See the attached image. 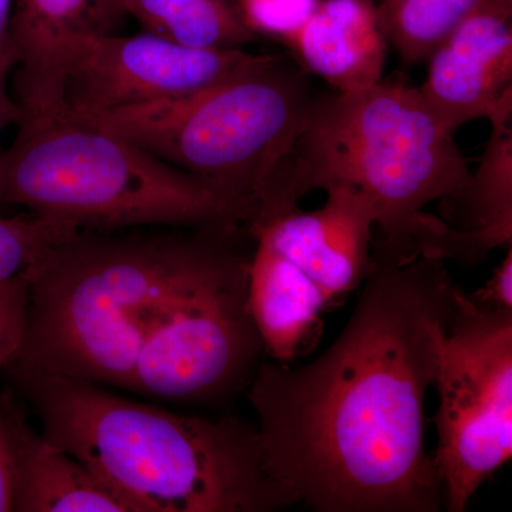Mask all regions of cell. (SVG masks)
<instances>
[{"label": "cell", "instance_id": "obj_6", "mask_svg": "<svg viewBox=\"0 0 512 512\" xmlns=\"http://www.w3.org/2000/svg\"><path fill=\"white\" fill-rule=\"evenodd\" d=\"M316 93L291 56L181 99L72 116L133 141L164 163L252 198L291 151ZM70 116V114H66Z\"/></svg>", "mask_w": 512, "mask_h": 512}, {"label": "cell", "instance_id": "obj_20", "mask_svg": "<svg viewBox=\"0 0 512 512\" xmlns=\"http://www.w3.org/2000/svg\"><path fill=\"white\" fill-rule=\"evenodd\" d=\"M29 271L0 282V370L18 356L25 336Z\"/></svg>", "mask_w": 512, "mask_h": 512}, {"label": "cell", "instance_id": "obj_12", "mask_svg": "<svg viewBox=\"0 0 512 512\" xmlns=\"http://www.w3.org/2000/svg\"><path fill=\"white\" fill-rule=\"evenodd\" d=\"M421 96L456 134L468 121H512V9L483 0L429 56Z\"/></svg>", "mask_w": 512, "mask_h": 512}, {"label": "cell", "instance_id": "obj_22", "mask_svg": "<svg viewBox=\"0 0 512 512\" xmlns=\"http://www.w3.org/2000/svg\"><path fill=\"white\" fill-rule=\"evenodd\" d=\"M468 299L478 306L512 311V247L495 269L493 276L476 292H466Z\"/></svg>", "mask_w": 512, "mask_h": 512}, {"label": "cell", "instance_id": "obj_17", "mask_svg": "<svg viewBox=\"0 0 512 512\" xmlns=\"http://www.w3.org/2000/svg\"><path fill=\"white\" fill-rule=\"evenodd\" d=\"M483 0H380L377 5L387 42L404 63L429 59L451 30Z\"/></svg>", "mask_w": 512, "mask_h": 512}, {"label": "cell", "instance_id": "obj_2", "mask_svg": "<svg viewBox=\"0 0 512 512\" xmlns=\"http://www.w3.org/2000/svg\"><path fill=\"white\" fill-rule=\"evenodd\" d=\"M43 437L79 460L128 512H274L299 505L276 483L256 426L184 416L49 373L9 372Z\"/></svg>", "mask_w": 512, "mask_h": 512}, {"label": "cell", "instance_id": "obj_14", "mask_svg": "<svg viewBox=\"0 0 512 512\" xmlns=\"http://www.w3.org/2000/svg\"><path fill=\"white\" fill-rule=\"evenodd\" d=\"M15 512H128V508L89 468L37 433L19 406Z\"/></svg>", "mask_w": 512, "mask_h": 512}, {"label": "cell", "instance_id": "obj_9", "mask_svg": "<svg viewBox=\"0 0 512 512\" xmlns=\"http://www.w3.org/2000/svg\"><path fill=\"white\" fill-rule=\"evenodd\" d=\"M249 261L234 247L181 293L147 336L130 392L208 400L252 379L265 349L249 311Z\"/></svg>", "mask_w": 512, "mask_h": 512}, {"label": "cell", "instance_id": "obj_5", "mask_svg": "<svg viewBox=\"0 0 512 512\" xmlns=\"http://www.w3.org/2000/svg\"><path fill=\"white\" fill-rule=\"evenodd\" d=\"M15 143L0 154V205L77 228H185L238 234L256 200L241 198L164 163L133 141L60 116L20 120Z\"/></svg>", "mask_w": 512, "mask_h": 512}, {"label": "cell", "instance_id": "obj_3", "mask_svg": "<svg viewBox=\"0 0 512 512\" xmlns=\"http://www.w3.org/2000/svg\"><path fill=\"white\" fill-rule=\"evenodd\" d=\"M235 235L80 231L29 269L25 336L5 370L128 390L147 336Z\"/></svg>", "mask_w": 512, "mask_h": 512}, {"label": "cell", "instance_id": "obj_1", "mask_svg": "<svg viewBox=\"0 0 512 512\" xmlns=\"http://www.w3.org/2000/svg\"><path fill=\"white\" fill-rule=\"evenodd\" d=\"M458 288L441 259L372 245L355 311L318 359L256 367L248 400L269 474L316 512H437L424 402Z\"/></svg>", "mask_w": 512, "mask_h": 512}, {"label": "cell", "instance_id": "obj_23", "mask_svg": "<svg viewBox=\"0 0 512 512\" xmlns=\"http://www.w3.org/2000/svg\"><path fill=\"white\" fill-rule=\"evenodd\" d=\"M12 70L13 64L0 66V136L10 124H19L22 117L18 104L9 94L8 80L12 76Z\"/></svg>", "mask_w": 512, "mask_h": 512}, {"label": "cell", "instance_id": "obj_18", "mask_svg": "<svg viewBox=\"0 0 512 512\" xmlns=\"http://www.w3.org/2000/svg\"><path fill=\"white\" fill-rule=\"evenodd\" d=\"M83 229L33 214L0 217V282L25 274L57 245Z\"/></svg>", "mask_w": 512, "mask_h": 512}, {"label": "cell", "instance_id": "obj_8", "mask_svg": "<svg viewBox=\"0 0 512 512\" xmlns=\"http://www.w3.org/2000/svg\"><path fill=\"white\" fill-rule=\"evenodd\" d=\"M433 386L444 507L464 512L512 456V311L478 306L458 288Z\"/></svg>", "mask_w": 512, "mask_h": 512}, {"label": "cell", "instance_id": "obj_15", "mask_svg": "<svg viewBox=\"0 0 512 512\" xmlns=\"http://www.w3.org/2000/svg\"><path fill=\"white\" fill-rule=\"evenodd\" d=\"M491 127L477 170L461 190L441 200V220L463 232L470 264L512 247V121Z\"/></svg>", "mask_w": 512, "mask_h": 512}, {"label": "cell", "instance_id": "obj_21", "mask_svg": "<svg viewBox=\"0 0 512 512\" xmlns=\"http://www.w3.org/2000/svg\"><path fill=\"white\" fill-rule=\"evenodd\" d=\"M18 403L0 397V512H15V420Z\"/></svg>", "mask_w": 512, "mask_h": 512}, {"label": "cell", "instance_id": "obj_25", "mask_svg": "<svg viewBox=\"0 0 512 512\" xmlns=\"http://www.w3.org/2000/svg\"><path fill=\"white\" fill-rule=\"evenodd\" d=\"M494 5L503 6V8L512 9V0H487Z\"/></svg>", "mask_w": 512, "mask_h": 512}, {"label": "cell", "instance_id": "obj_24", "mask_svg": "<svg viewBox=\"0 0 512 512\" xmlns=\"http://www.w3.org/2000/svg\"><path fill=\"white\" fill-rule=\"evenodd\" d=\"M13 3L15 0H0V66L8 63L15 66L9 46V26L10 19H12Z\"/></svg>", "mask_w": 512, "mask_h": 512}, {"label": "cell", "instance_id": "obj_7", "mask_svg": "<svg viewBox=\"0 0 512 512\" xmlns=\"http://www.w3.org/2000/svg\"><path fill=\"white\" fill-rule=\"evenodd\" d=\"M315 211L254 218L248 303L265 352L275 362L308 355L322 335V315L360 289L369 271L376 215L365 195L329 187Z\"/></svg>", "mask_w": 512, "mask_h": 512}, {"label": "cell", "instance_id": "obj_10", "mask_svg": "<svg viewBox=\"0 0 512 512\" xmlns=\"http://www.w3.org/2000/svg\"><path fill=\"white\" fill-rule=\"evenodd\" d=\"M271 56L194 49L144 30L99 37L70 64L60 114L89 116L181 99L251 72Z\"/></svg>", "mask_w": 512, "mask_h": 512}, {"label": "cell", "instance_id": "obj_19", "mask_svg": "<svg viewBox=\"0 0 512 512\" xmlns=\"http://www.w3.org/2000/svg\"><path fill=\"white\" fill-rule=\"evenodd\" d=\"M320 0H235L247 28L285 45L308 22Z\"/></svg>", "mask_w": 512, "mask_h": 512}, {"label": "cell", "instance_id": "obj_4", "mask_svg": "<svg viewBox=\"0 0 512 512\" xmlns=\"http://www.w3.org/2000/svg\"><path fill=\"white\" fill-rule=\"evenodd\" d=\"M470 177L419 87L390 77L360 92L316 94L291 151L256 194L251 220L298 208L311 191L353 188L375 211L376 244L410 261L433 220L424 208Z\"/></svg>", "mask_w": 512, "mask_h": 512}, {"label": "cell", "instance_id": "obj_16", "mask_svg": "<svg viewBox=\"0 0 512 512\" xmlns=\"http://www.w3.org/2000/svg\"><path fill=\"white\" fill-rule=\"evenodd\" d=\"M144 32L194 49L234 50L258 40L235 0H128Z\"/></svg>", "mask_w": 512, "mask_h": 512}, {"label": "cell", "instance_id": "obj_11", "mask_svg": "<svg viewBox=\"0 0 512 512\" xmlns=\"http://www.w3.org/2000/svg\"><path fill=\"white\" fill-rule=\"evenodd\" d=\"M127 18L128 0H15L9 46L20 120L59 116L70 64L87 43L117 35Z\"/></svg>", "mask_w": 512, "mask_h": 512}, {"label": "cell", "instance_id": "obj_13", "mask_svg": "<svg viewBox=\"0 0 512 512\" xmlns=\"http://www.w3.org/2000/svg\"><path fill=\"white\" fill-rule=\"evenodd\" d=\"M284 46L303 72L353 93L382 82L389 42L373 0H320Z\"/></svg>", "mask_w": 512, "mask_h": 512}]
</instances>
